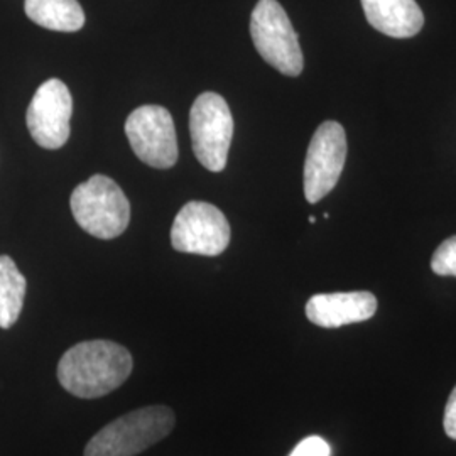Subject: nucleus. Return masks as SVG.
Wrapping results in <instances>:
<instances>
[{
  "instance_id": "nucleus-14",
  "label": "nucleus",
  "mask_w": 456,
  "mask_h": 456,
  "mask_svg": "<svg viewBox=\"0 0 456 456\" xmlns=\"http://www.w3.org/2000/svg\"><path fill=\"white\" fill-rule=\"evenodd\" d=\"M431 269L438 276L456 277V235L446 239L436 248L431 259Z\"/></svg>"
},
{
  "instance_id": "nucleus-2",
  "label": "nucleus",
  "mask_w": 456,
  "mask_h": 456,
  "mask_svg": "<svg viewBox=\"0 0 456 456\" xmlns=\"http://www.w3.org/2000/svg\"><path fill=\"white\" fill-rule=\"evenodd\" d=\"M175 428V412L149 406L120 416L88 441L83 456H135L164 440Z\"/></svg>"
},
{
  "instance_id": "nucleus-15",
  "label": "nucleus",
  "mask_w": 456,
  "mask_h": 456,
  "mask_svg": "<svg viewBox=\"0 0 456 456\" xmlns=\"http://www.w3.org/2000/svg\"><path fill=\"white\" fill-rule=\"evenodd\" d=\"M289 456H331V448L320 436H308L297 443Z\"/></svg>"
},
{
  "instance_id": "nucleus-13",
  "label": "nucleus",
  "mask_w": 456,
  "mask_h": 456,
  "mask_svg": "<svg viewBox=\"0 0 456 456\" xmlns=\"http://www.w3.org/2000/svg\"><path fill=\"white\" fill-rule=\"evenodd\" d=\"M26 277L9 256H0V328L7 330L16 323L24 306Z\"/></svg>"
},
{
  "instance_id": "nucleus-8",
  "label": "nucleus",
  "mask_w": 456,
  "mask_h": 456,
  "mask_svg": "<svg viewBox=\"0 0 456 456\" xmlns=\"http://www.w3.org/2000/svg\"><path fill=\"white\" fill-rule=\"evenodd\" d=\"M345 161V129L338 122H323L311 139L305 161V196L310 203L322 201L337 186Z\"/></svg>"
},
{
  "instance_id": "nucleus-16",
  "label": "nucleus",
  "mask_w": 456,
  "mask_h": 456,
  "mask_svg": "<svg viewBox=\"0 0 456 456\" xmlns=\"http://www.w3.org/2000/svg\"><path fill=\"white\" fill-rule=\"evenodd\" d=\"M444 431L452 440H456V387L452 392L444 409Z\"/></svg>"
},
{
  "instance_id": "nucleus-4",
  "label": "nucleus",
  "mask_w": 456,
  "mask_h": 456,
  "mask_svg": "<svg viewBox=\"0 0 456 456\" xmlns=\"http://www.w3.org/2000/svg\"><path fill=\"white\" fill-rule=\"evenodd\" d=\"M250 36L264 61L286 77H299L305 68L297 34L277 0H259L250 17Z\"/></svg>"
},
{
  "instance_id": "nucleus-3",
  "label": "nucleus",
  "mask_w": 456,
  "mask_h": 456,
  "mask_svg": "<svg viewBox=\"0 0 456 456\" xmlns=\"http://www.w3.org/2000/svg\"><path fill=\"white\" fill-rule=\"evenodd\" d=\"M71 213L92 237L110 240L126 232L131 222V203L109 176L95 175L71 193Z\"/></svg>"
},
{
  "instance_id": "nucleus-5",
  "label": "nucleus",
  "mask_w": 456,
  "mask_h": 456,
  "mask_svg": "<svg viewBox=\"0 0 456 456\" xmlns=\"http://www.w3.org/2000/svg\"><path fill=\"white\" fill-rule=\"evenodd\" d=\"M190 132L196 159L213 173L224 171L233 137V117L225 98L213 92L196 98L190 112Z\"/></svg>"
},
{
  "instance_id": "nucleus-6",
  "label": "nucleus",
  "mask_w": 456,
  "mask_h": 456,
  "mask_svg": "<svg viewBox=\"0 0 456 456\" xmlns=\"http://www.w3.org/2000/svg\"><path fill=\"white\" fill-rule=\"evenodd\" d=\"M227 216L215 205L190 201L181 208L171 228L173 248L183 254L220 256L230 244Z\"/></svg>"
},
{
  "instance_id": "nucleus-11",
  "label": "nucleus",
  "mask_w": 456,
  "mask_h": 456,
  "mask_svg": "<svg viewBox=\"0 0 456 456\" xmlns=\"http://www.w3.org/2000/svg\"><path fill=\"white\" fill-rule=\"evenodd\" d=\"M369 24L389 37L406 39L423 29L424 14L416 0H362Z\"/></svg>"
},
{
  "instance_id": "nucleus-9",
  "label": "nucleus",
  "mask_w": 456,
  "mask_h": 456,
  "mask_svg": "<svg viewBox=\"0 0 456 456\" xmlns=\"http://www.w3.org/2000/svg\"><path fill=\"white\" fill-rule=\"evenodd\" d=\"M73 114V98L65 83L51 78L43 83L29 103L26 122L39 146L60 149L69 139V120Z\"/></svg>"
},
{
  "instance_id": "nucleus-1",
  "label": "nucleus",
  "mask_w": 456,
  "mask_h": 456,
  "mask_svg": "<svg viewBox=\"0 0 456 456\" xmlns=\"http://www.w3.org/2000/svg\"><path fill=\"white\" fill-rule=\"evenodd\" d=\"M132 372L129 350L109 340L82 342L58 363V380L66 391L82 399H97L120 387Z\"/></svg>"
},
{
  "instance_id": "nucleus-7",
  "label": "nucleus",
  "mask_w": 456,
  "mask_h": 456,
  "mask_svg": "<svg viewBox=\"0 0 456 456\" xmlns=\"http://www.w3.org/2000/svg\"><path fill=\"white\" fill-rule=\"evenodd\" d=\"M126 134L135 156L147 166L167 169L178 161V137L173 117L161 105H142L126 122Z\"/></svg>"
},
{
  "instance_id": "nucleus-12",
  "label": "nucleus",
  "mask_w": 456,
  "mask_h": 456,
  "mask_svg": "<svg viewBox=\"0 0 456 456\" xmlns=\"http://www.w3.org/2000/svg\"><path fill=\"white\" fill-rule=\"evenodd\" d=\"M26 16L34 24L58 33H75L85 26V12L78 0H26Z\"/></svg>"
},
{
  "instance_id": "nucleus-10",
  "label": "nucleus",
  "mask_w": 456,
  "mask_h": 456,
  "mask_svg": "<svg viewBox=\"0 0 456 456\" xmlns=\"http://www.w3.org/2000/svg\"><path fill=\"white\" fill-rule=\"evenodd\" d=\"M377 311V297L369 291L314 294L306 303V316L313 325L322 328L362 323Z\"/></svg>"
}]
</instances>
